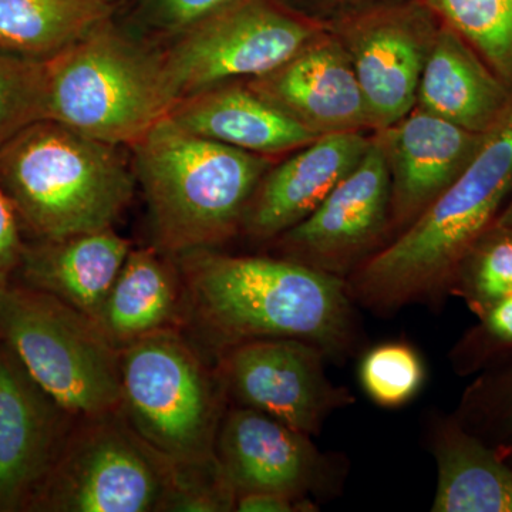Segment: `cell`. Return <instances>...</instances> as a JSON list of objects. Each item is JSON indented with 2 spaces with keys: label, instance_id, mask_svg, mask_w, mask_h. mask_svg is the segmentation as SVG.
Here are the masks:
<instances>
[{
  "label": "cell",
  "instance_id": "27",
  "mask_svg": "<svg viewBox=\"0 0 512 512\" xmlns=\"http://www.w3.org/2000/svg\"><path fill=\"white\" fill-rule=\"evenodd\" d=\"M454 414L504 457L512 448V362L477 375Z\"/></svg>",
  "mask_w": 512,
  "mask_h": 512
},
{
  "label": "cell",
  "instance_id": "7",
  "mask_svg": "<svg viewBox=\"0 0 512 512\" xmlns=\"http://www.w3.org/2000/svg\"><path fill=\"white\" fill-rule=\"evenodd\" d=\"M0 339L76 419L120 412V346L90 316L13 282L0 289Z\"/></svg>",
  "mask_w": 512,
  "mask_h": 512
},
{
  "label": "cell",
  "instance_id": "32",
  "mask_svg": "<svg viewBox=\"0 0 512 512\" xmlns=\"http://www.w3.org/2000/svg\"><path fill=\"white\" fill-rule=\"evenodd\" d=\"M232 2L234 0H150V6L158 26L180 35Z\"/></svg>",
  "mask_w": 512,
  "mask_h": 512
},
{
  "label": "cell",
  "instance_id": "20",
  "mask_svg": "<svg viewBox=\"0 0 512 512\" xmlns=\"http://www.w3.org/2000/svg\"><path fill=\"white\" fill-rule=\"evenodd\" d=\"M512 103V90L463 37L440 22L417 92L420 109L485 134Z\"/></svg>",
  "mask_w": 512,
  "mask_h": 512
},
{
  "label": "cell",
  "instance_id": "15",
  "mask_svg": "<svg viewBox=\"0 0 512 512\" xmlns=\"http://www.w3.org/2000/svg\"><path fill=\"white\" fill-rule=\"evenodd\" d=\"M248 86L316 136L373 128L353 64L336 35L320 32Z\"/></svg>",
  "mask_w": 512,
  "mask_h": 512
},
{
  "label": "cell",
  "instance_id": "18",
  "mask_svg": "<svg viewBox=\"0 0 512 512\" xmlns=\"http://www.w3.org/2000/svg\"><path fill=\"white\" fill-rule=\"evenodd\" d=\"M131 249L113 228L26 242L15 282L49 293L99 322Z\"/></svg>",
  "mask_w": 512,
  "mask_h": 512
},
{
  "label": "cell",
  "instance_id": "33",
  "mask_svg": "<svg viewBox=\"0 0 512 512\" xmlns=\"http://www.w3.org/2000/svg\"><path fill=\"white\" fill-rule=\"evenodd\" d=\"M238 512H316L318 503L311 497H295L275 491H247L235 497Z\"/></svg>",
  "mask_w": 512,
  "mask_h": 512
},
{
  "label": "cell",
  "instance_id": "12",
  "mask_svg": "<svg viewBox=\"0 0 512 512\" xmlns=\"http://www.w3.org/2000/svg\"><path fill=\"white\" fill-rule=\"evenodd\" d=\"M392 214V178L379 137L356 167L298 225L284 234L289 259L348 279L365 262Z\"/></svg>",
  "mask_w": 512,
  "mask_h": 512
},
{
  "label": "cell",
  "instance_id": "22",
  "mask_svg": "<svg viewBox=\"0 0 512 512\" xmlns=\"http://www.w3.org/2000/svg\"><path fill=\"white\" fill-rule=\"evenodd\" d=\"M165 255L158 248L131 249L111 286L99 323L120 348L175 328L181 275Z\"/></svg>",
  "mask_w": 512,
  "mask_h": 512
},
{
  "label": "cell",
  "instance_id": "26",
  "mask_svg": "<svg viewBox=\"0 0 512 512\" xmlns=\"http://www.w3.org/2000/svg\"><path fill=\"white\" fill-rule=\"evenodd\" d=\"M362 389L377 406L397 409L412 402L426 382V366L406 342H384L366 350L359 365Z\"/></svg>",
  "mask_w": 512,
  "mask_h": 512
},
{
  "label": "cell",
  "instance_id": "29",
  "mask_svg": "<svg viewBox=\"0 0 512 512\" xmlns=\"http://www.w3.org/2000/svg\"><path fill=\"white\" fill-rule=\"evenodd\" d=\"M450 360L460 376H477L512 362V295L478 316L451 350Z\"/></svg>",
  "mask_w": 512,
  "mask_h": 512
},
{
  "label": "cell",
  "instance_id": "2",
  "mask_svg": "<svg viewBox=\"0 0 512 512\" xmlns=\"http://www.w3.org/2000/svg\"><path fill=\"white\" fill-rule=\"evenodd\" d=\"M511 195L512 103L456 181L348 276L353 301L375 313L443 301L458 262L497 221Z\"/></svg>",
  "mask_w": 512,
  "mask_h": 512
},
{
  "label": "cell",
  "instance_id": "13",
  "mask_svg": "<svg viewBox=\"0 0 512 512\" xmlns=\"http://www.w3.org/2000/svg\"><path fill=\"white\" fill-rule=\"evenodd\" d=\"M215 454L237 494L325 497L342 484L340 461L320 453L311 436L244 406L225 412Z\"/></svg>",
  "mask_w": 512,
  "mask_h": 512
},
{
  "label": "cell",
  "instance_id": "35",
  "mask_svg": "<svg viewBox=\"0 0 512 512\" xmlns=\"http://www.w3.org/2000/svg\"><path fill=\"white\" fill-rule=\"evenodd\" d=\"M497 221L512 228V195L507 204H505V207L503 208V211H501L500 217L497 218Z\"/></svg>",
  "mask_w": 512,
  "mask_h": 512
},
{
  "label": "cell",
  "instance_id": "1",
  "mask_svg": "<svg viewBox=\"0 0 512 512\" xmlns=\"http://www.w3.org/2000/svg\"><path fill=\"white\" fill-rule=\"evenodd\" d=\"M180 274L195 323L221 353L251 340L298 339L345 362L360 346L356 303L339 276L212 249L181 255Z\"/></svg>",
  "mask_w": 512,
  "mask_h": 512
},
{
  "label": "cell",
  "instance_id": "6",
  "mask_svg": "<svg viewBox=\"0 0 512 512\" xmlns=\"http://www.w3.org/2000/svg\"><path fill=\"white\" fill-rule=\"evenodd\" d=\"M121 410L131 429L171 464L217 457L224 384L177 328L120 348Z\"/></svg>",
  "mask_w": 512,
  "mask_h": 512
},
{
  "label": "cell",
  "instance_id": "10",
  "mask_svg": "<svg viewBox=\"0 0 512 512\" xmlns=\"http://www.w3.org/2000/svg\"><path fill=\"white\" fill-rule=\"evenodd\" d=\"M440 20L420 0H383L336 20L365 96L372 127L410 113Z\"/></svg>",
  "mask_w": 512,
  "mask_h": 512
},
{
  "label": "cell",
  "instance_id": "31",
  "mask_svg": "<svg viewBox=\"0 0 512 512\" xmlns=\"http://www.w3.org/2000/svg\"><path fill=\"white\" fill-rule=\"evenodd\" d=\"M22 231L15 208L0 187V289L15 282L26 245Z\"/></svg>",
  "mask_w": 512,
  "mask_h": 512
},
{
  "label": "cell",
  "instance_id": "17",
  "mask_svg": "<svg viewBox=\"0 0 512 512\" xmlns=\"http://www.w3.org/2000/svg\"><path fill=\"white\" fill-rule=\"evenodd\" d=\"M372 140L360 131L323 134L268 171L252 195L242 228L271 239L305 220L356 167Z\"/></svg>",
  "mask_w": 512,
  "mask_h": 512
},
{
  "label": "cell",
  "instance_id": "24",
  "mask_svg": "<svg viewBox=\"0 0 512 512\" xmlns=\"http://www.w3.org/2000/svg\"><path fill=\"white\" fill-rule=\"evenodd\" d=\"M512 90V0H420Z\"/></svg>",
  "mask_w": 512,
  "mask_h": 512
},
{
  "label": "cell",
  "instance_id": "23",
  "mask_svg": "<svg viewBox=\"0 0 512 512\" xmlns=\"http://www.w3.org/2000/svg\"><path fill=\"white\" fill-rule=\"evenodd\" d=\"M110 0H0V50L45 60L106 23Z\"/></svg>",
  "mask_w": 512,
  "mask_h": 512
},
{
  "label": "cell",
  "instance_id": "3",
  "mask_svg": "<svg viewBox=\"0 0 512 512\" xmlns=\"http://www.w3.org/2000/svg\"><path fill=\"white\" fill-rule=\"evenodd\" d=\"M131 147L157 248L167 255L212 249L231 238L269 171L265 156L197 136L170 116Z\"/></svg>",
  "mask_w": 512,
  "mask_h": 512
},
{
  "label": "cell",
  "instance_id": "8",
  "mask_svg": "<svg viewBox=\"0 0 512 512\" xmlns=\"http://www.w3.org/2000/svg\"><path fill=\"white\" fill-rule=\"evenodd\" d=\"M171 471L123 413L77 419L28 512L165 511Z\"/></svg>",
  "mask_w": 512,
  "mask_h": 512
},
{
  "label": "cell",
  "instance_id": "5",
  "mask_svg": "<svg viewBox=\"0 0 512 512\" xmlns=\"http://www.w3.org/2000/svg\"><path fill=\"white\" fill-rule=\"evenodd\" d=\"M45 120L123 146L170 114L174 93L160 55L107 23L43 60Z\"/></svg>",
  "mask_w": 512,
  "mask_h": 512
},
{
  "label": "cell",
  "instance_id": "14",
  "mask_svg": "<svg viewBox=\"0 0 512 512\" xmlns=\"http://www.w3.org/2000/svg\"><path fill=\"white\" fill-rule=\"evenodd\" d=\"M76 420L0 339V512H28Z\"/></svg>",
  "mask_w": 512,
  "mask_h": 512
},
{
  "label": "cell",
  "instance_id": "21",
  "mask_svg": "<svg viewBox=\"0 0 512 512\" xmlns=\"http://www.w3.org/2000/svg\"><path fill=\"white\" fill-rule=\"evenodd\" d=\"M437 464L433 512H512V464L467 429L456 414L431 429Z\"/></svg>",
  "mask_w": 512,
  "mask_h": 512
},
{
  "label": "cell",
  "instance_id": "36",
  "mask_svg": "<svg viewBox=\"0 0 512 512\" xmlns=\"http://www.w3.org/2000/svg\"><path fill=\"white\" fill-rule=\"evenodd\" d=\"M504 458L505 460L510 461V463L512 464V448L510 451H508L507 454H505Z\"/></svg>",
  "mask_w": 512,
  "mask_h": 512
},
{
  "label": "cell",
  "instance_id": "25",
  "mask_svg": "<svg viewBox=\"0 0 512 512\" xmlns=\"http://www.w3.org/2000/svg\"><path fill=\"white\" fill-rule=\"evenodd\" d=\"M447 292L477 318L512 295V228L495 221L458 262Z\"/></svg>",
  "mask_w": 512,
  "mask_h": 512
},
{
  "label": "cell",
  "instance_id": "34",
  "mask_svg": "<svg viewBox=\"0 0 512 512\" xmlns=\"http://www.w3.org/2000/svg\"><path fill=\"white\" fill-rule=\"evenodd\" d=\"M301 2L316 15H332L336 16V19H342L350 13L383 0H301Z\"/></svg>",
  "mask_w": 512,
  "mask_h": 512
},
{
  "label": "cell",
  "instance_id": "11",
  "mask_svg": "<svg viewBox=\"0 0 512 512\" xmlns=\"http://www.w3.org/2000/svg\"><path fill=\"white\" fill-rule=\"evenodd\" d=\"M326 360L323 350L303 340L259 339L222 352L218 373L238 406L312 437L330 414L355 402L348 389L330 383Z\"/></svg>",
  "mask_w": 512,
  "mask_h": 512
},
{
  "label": "cell",
  "instance_id": "16",
  "mask_svg": "<svg viewBox=\"0 0 512 512\" xmlns=\"http://www.w3.org/2000/svg\"><path fill=\"white\" fill-rule=\"evenodd\" d=\"M483 138L484 134L420 107L380 130L392 178V217L397 227H409L456 181L476 156Z\"/></svg>",
  "mask_w": 512,
  "mask_h": 512
},
{
  "label": "cell",
  "instance_id": "4",
  "mask_svg": "<svg viewBox=\"0 0 512 512\" xmlns=\"http://www.w3.org/2000/svg\"><path fill=\"white\" fill-rule=\"evenodd\" d=\"M0 187L33 241L113 228L133 197L119 146L40 120L0 147Z\"/></svg>",
  "mask_w": 512,
  "mask_h": 512
},
{
  "label": "cell",
  "instance_id": "19",
  "mask_svg": "<svg viewBox=\"0 0 512 512\" xmlns=\"http://www.w3.org/2000/svg\"><path fill=\"white\" fill-rule=\"evenodd\" d=\"M168 116L197 136L258 156L298 150L319 137L248 84L192 93L175 101Z\"/></svg>",
  "mask_w": 512,
  "mask_h": 512
},
{
  "label": "cell",
  "instance_id": "28",
  "mask_svg": "<svg viewBox=\"0 0 512 512\" xmlns=\"http://www.w3.org/2000/svg\"><path fill=\"white\" fill-rule=\"evenodd\" d=\"M40 120H45L43 60L0 50V147Z\"/></svg>",
  "mask_w": 512,
  "mask_h": 512
},
{
  "label": "cell",
  "instance_id": "9",
  "mask_svg": "<svg viewBox=\"0 0 512 512\" xmlns=\"http://www.w3.org/2000/svg\"><path fill=\"white\" fill-rule=\"evenodd\" d=\"M323 32L272 0H234L180 33L160 55L175 99L235 79L265 76Z\"/></svg>",
  "mask_w": 512,
  "mask_h": 512
},
{
  "label": "cell",
  "instance_id": "30",
  "mask_svg": "<svg viewBox=\"0 0 512 512\" xmlns=\"http://www.w3.org/2000/svg\"><path fill=\"white\" fill-rule=\"evenodd\" d=\"M171 488L165 511H234L235 488L218 457L202 463L171 464Z\"/></svg>",
  "mask_w": 512,
  "mask_h": 512
}]
</instances>
